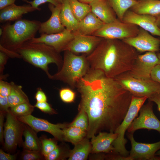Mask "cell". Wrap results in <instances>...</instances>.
I'll use <instances>...</instances> for the list:
<instances>
[{
    "instance_id": "cell-33",
    "label": "cell",
    "mask_w": 160,
    "mask_h": 160,
    "mask_svg": "<svg viewBox=\"0 0 160 160\" xmlns=\"http://www.w3.org/2000/svg\"><path fill=\"white\" fill-rule=\"evenodd\" d=\"M70 151L61 145L57 146L50 153L44 157L46 160H63L69 156Z\"/></svg>"
},
{
    "instance_id": "cell-44",
    "label": "cell",
    "mask_w": 160,
    "mask_h": 160,
    "mask_svg": "<svg viewBox=\"0 0 160 160\" xmlns=\"http://www.w3.org/2000/svg\"><path fill=\"white\" fill-rule=\"evenodd\" d=\"M37 102H44L47 101V97L44 92L40 88L37 89L35 96Z\"/></svg>"
},
{
    "instance_id": "cell-55",
    "label": "cell",
    "mask_w": 160,
    "mask_h": 160,
    "mask_svg": "<svg viewBox=\"0 0 160 160\" xmlns=\"http://www.w3.org/2000/svg\"><path fill=\"white\" fill-rule=\"evenodd\" d=\"M23 0V1H26V2L28 1V0Z\"/></svg>"
},
{
    "instance_id": "cell-4",
    "label": "cell",
    "mask_w": 160,
    "mask_h": 160,
    "mask_svg": "<svg viewBox=\"0 0 160 160\" xmlns=\"http://www.w3.org/2000/svg\"><path fill=\"white\" fill-rule=\"evenodd\" d=\"M41 22L36 20L20 19L13 24L7 23L1 26L3 31L0 45L15 51L23 44L35 37Z\"/></svg>"
},
{
    "instance_id": "cell-3",
    "label": "cell",
    "mask_w": 160,
    "mask_h": 160,
    "mask_svg": "<svg viewBox=\"0 0 160 160\" xmlns=\"http://www.w3.org/2000/svg\"><path fill=\"white\" fill-rule=\"evenodd\" d=\"M25 61L43 71L49 78L48 65L55 64L58 71L61 68L63 58L60 53L54 48L43 43H33L26 41L15 51Z\"/></svg>"
},
{
    "instance_id": "cell-47",
    "label": "cell",
    "mask_w": 160,
    "mask_h": 160,
    "mask_svg": "<svg viewBox=\"0 0 160 160\" xmlns=\"http://www.w3.org/2000/svg\"><path fill=\"white\" fill-rule=\"evenodd\" d=\"M148 101L154 102L157 105V108L160 113V92L153 94L148 98Z\"/></svg>"
},
{
    "instance_id": "cell-5",
    "label": "cell",
    "mask_w": 160,
    "mask_h": 160,
    "mask_svg": "<svg viewBox=\"0 0 160 160\" xmlns=\"http://www.w3.org/2000/svg\"><path fill=\"white\" fill-rule=\"evenodd\" d=\"M64 52L61 68L57 73L51 75L49 78L62 81L74 89L78 82L88 73L90 66L86 55H78L68 50Z\"/></svg>"
},
{
    "instance_id": "cell-19",
    "label": "cell",
    "mask_w": 160,
    "mask_h": 160,
    "mask_svg": "<svg viewBox=\"0 0 160 160\" xmlns=\"http://www.w3.org/2000/svg\"><path fill=\"white\" fill-rule=\"evenodd\" d=\"M117 137L115 132H100L91 138L92 151L93 153H109L113 152V143Z\"/></svg>"
},
{
    "instance_id": "cell-15",
    "label": "cell",
    "mask_w": 160,
    "mask_h": 160,
    "mask_svg": "<svg viewBox=\"0 0 160 160\" xmlns=\"http://www.w3.org/2000/svg\"><path fill=\"white\" fill-rule=\"evenodd\" d=\"M103 39L92 35L76 36L64 51L68 50L76 54L82 53L87 56L94 50Z\"/></svg>"
},
{
    "instance_id": "cell-51",
    "label": "cell",
    "mask_w": 160,
    "mask_h": 160,
    "mask_svg": "<svg viewBox=\"0 0 160 160\" xmlns=\"http://www.w3.org/2000/svg\"><path fill=\"white\" fill-rule=\"evenodd\" d=\"M81 2L89 4L94 0H77Z\"/></svg>"
},
{
    "instance_id": "cell-13",
    "label": "cell",
    "mask_w": 160,
    "mask_h": 160,
    "mask_svg": "<svg viewBox=\"0 0 160 160\" xmlns=\"http://www.w3.org/2000/svg\"><path fill=\"white\" fill-rule=\"evenodd\" d=\"M141 52H158L160 49V39L154 37L141 28L137 36L122 40Z\"/></svg>"
},
{
    "instance_id": "cell-39",
    "label": "cell",
    "mask_w": 160,
    "mask_h": 160,
    "mask_svg": "<svg viewBox=\"0 0 160 160\" xmlns=\"http://www.w3.org/2000/svg\"><path fill=\"white\" fill-rule=\"evenodd\" d=\"M11 83H8L3 80H0V95L8 97L11 90Z\"/></svg>"
},
{
    "instance_id": "cell-31",
    "label": "cell",
    "mask_w": 160,
    "mask_h": 160,
    "mask_svg": "<svg viewBox=\"0 0 160 160\" xmlns=\"http://www.w3.org/2000/svg\"><path fill=\"white\" fill-rule=\"evenodd\" d=\"M79 113L74 120L68 126L80 128L87 132L89 127V120L87 115L83 110L78 109Z\"/></svg>"
},
{
    "instance_id": "cell-8",
    "label": "cell",
    "mask_w": 160,
    "mask_h": 160,
    "mask_svg": "<svg viewBox=\"0 0 160 160\" xmlns=\"http://www.w3.org/2000/svg\"><path fill=\"white\" fill-rule=\"evenodd\" d=\"M139 28L135 25L122 22L118 19L104 24L92 35L104 39L122 40L137 36Z\"/></svg>"
},
{
    "instance_id": "cell-34",
    "label": "cell",
    "mask_w": 160,
    "mask_h": 160,
    "mask_svg": "<svg viewBox=\"0 0 160 160\" xmlns=\"http://www.w3.org/2000/svg\"><path fill=\"white\" fill-rule=\"evenodd\" d=\"M40 139L41 143V151L44 157L52 152L57 146L56 139L48 138L42 136Z\"/></svg>"
},
{
    "instance_id": "cell-26",
    "label": "cell",
    "mask_w": 160,
    "mask_h": 160,
    "mask_svg": "<svg viewBox=\"0 0 160 160\" xmlns=\"http://www.w3.org/2000/svg\"><path fill=\"white\" fill-rule=\"evenodd\" d=\"M36 133L28 125H25L23 132L25 141L23 144L24 149L41 151V142Z\"/></svg>"
},
{
    "instance_id": "cell-2",
    "label": "cell",
    "mask_w": 160,
    "mask_h": 160,
    "mask_svg": "<svg viewBox=\"0 0 160 160\" xmlns=\"http://www.w3.org/2000/svg\"><path fill=\"white\" fill-rule=\"evenodd\" d=\"M137 51L122 40L103 38L87 59L90 68L114 78L132 69Z\"/></svg>"
},
{
    "instance_id": "cell-22",
    "label": "cell",
    "mask_w": 160,
    "mask_h": 160,
    "mask_svg": "<svg viewBox=\"0 0 160 160\" xmlns=\"http://www.w3.org/2000/svg\"><path fill=\"white\" fill-rule=\"evenodd\" d=\"M104 24L91 12L79 22L77 29L73 32L76 36L92 35Z\"/></svg>"
},
{
    "instance_id": "cell-18",
    "label": "cell",
    "mask_w": 160,
    "mask_h": 160,
    "mask_svg": "<svg viewBox=\"0 0 160 160\" xmlns=\"http://www.w3.org/2000/svg\"><path fill=\"white\" fill-rule=\"evenodd\" d=\"M48 7L51 12V16L47 20L41 23L39 33L49 34L63 31L65 28L62 23L60 17L62 4L55 6L49 3Z\"/></svg>"
},
{
    "instance_id": "cell-21",
    "label": "cell",
    "mask_w": 160,
    "mask_h": 160,
    "mask_svg": "<svg viewBox=\"0 0 160 160\" xmlns=\"http://www.w3.org/2000/svg\"><path fill=\"white\" fill-rule=\"evenodd\" d=\"M37 10L30 4L18 6L13 4L1 10L0 12V22L17 20L23 15Z\"/></svg>"
},
{
    "instance_id": "cell-28",
    "label": "cell",
    "mask_w": 160,
    "mask_h": 160,
    "mask_svg": "<svg viewBox=\"0 0 160 160\" xmlns=\"http://www.w3.org/2000/svg\"><path fill=\"white\" fill-rule=\"evenodd\" d=\"M10 83L11 90L8 96L10 108L23 103L29 102L27 96L22 89V86L12 82Z\"/></svg>"
},
{
    "instance_id": "cell-17",
    "label": "cell",
    "mask_w": 160,
    "mask_h": 160,
    "mask_svg": "<svg viewBox=\"0 0 160 160\" xmlns=\"http://www.w3.org/2000/svg\"><path fill=\"white\" fill-rule=\"evenodd\" d=\"M123 22L135 25L153 36L160 37V29L157 25L155 16L138 14L129 9L124 16Z\"/></svg>"
},
{
    "instance_id": "cell-49",
    "label": "cell",
    "mask_w": 160,
    "mask_h": 160,
    "mask_svg": "<svg viewBox=\"0 0 160 160\" xmlns=\"http://www.w3.org/2000/svg\"><path fill=\"white\" fill-rule=\"evenodd\" d=\"M16 0H0V10H1L13 4Z\"/></svg>"
},
{
    "instance_id": "cell-45",
    "label": "cell",
    "mask_w": 160,
    "mask_h": 160,
    "mask_svg": "<svg viewBox=\"0 0 160 160\" xmlns=\"http://www.w3.org/2000/svg\"><path fill=\"white\" fill-rule=\"evenodd\" d=\"M3 112L0 111V141L2 144H4V114Z\"/></svg>"
},
{
    "instance_id": "cell-27",
    "label": "cell",
    "mask_w": 160,
    "mask_h": 160,
    "mask_svg": "<svg viewBox=\"0 0 160 160\" xmlns=\"http://www.w3.org/2000/svg\"><path fill=\"white\" fill-rule=\"evenodd\" d=\"M106 0L114 12L118 19L122 22L126 12L137 2L135 0Z\"/></svg>"
},
{
    "instance_id": "cell-14",
    "label": "cell",
    "mask_w": 160,
    "mask_h": 160,
    "mask_svg": "<svg viewBox=\"0 0 160 160\" xmlns=\"http://www.w3.org/2000/svg\"><path fill=\"white\" fill-rule=\"evenodd\" d=\"M128 137L131 144L129 156L133 160H160V157L155 155L160 149V141L152 143H143L136 141L133 133H130Z\"/></svg>"
},
{
    "instance_id": "cell-32",
    "label": "cell",
    "mask_w": 160,
    "mask_h": 160,
    "mask_svg": "<svg viewBox=\"0 0 160 160\" xmlns=\"http://www.w3.org/2000/svg\"><path fill=\"white\" fill-rule=\"evenodd\" d=\"M34 107L29 102H25L10 108V110L16 117L26 116L31 114Z\"/></svg>"
},
{
    "instance_id": "cell-42",
    "label": "cell",
    "mask_w": 160,
    "mask_h": 160,
    "mask_svg": "<svg viewBox=\"0 0 160 160\" xmlns=\"http://www.w3.org/2000/svg\"><path fill=\"white\" fill-rule=\"evenodd\" d=\"M151 79L160 84V65H156L153 68L151 73Z\"/></svg>"
},
{
    "instance_id": "cell-52",
    "label": "cell",
    "mask_w": 160,
    "mask_h": 160,
    "mask_svg": "<svg viewBox=\"0 0 160 160\" xmlns=\"http://www.w3.org/2000/svg\"><path fill=\"white\" fill-rule=\"evenodd\" d=\"M157 55L159 60V64L160 65V52L157 54Z\"/></svg>"
},
{
    "instance_id": "cell-12",
    "label": "cell",
    "mask_w": 160,
    "mask_h": 160,
    "mask_svg": "<svg viewBox=\"0 0 160 160\" xmlns=\"http://www.w3.org/2000/svg\"><path fill=\"white\" fill-rule=\"evenodd\" d=\"M156 52H147L138 55L132 70L128 71L132 77L139 79H151V73L154 68L159 64Z\"/></svg>"
},
{
    "instance_id": "cell-36",
    "label": "cell",
    "mask_w": 160,
    "mask_h": 160,
    "mask_svg": "<svg viewBox=\"0 0 160 160\" xmlns=\"http://www.w3.org/2000/svg\"><path fill=\"white\" fill-rule=\"evenodd\" d=\"M76 95L75 92L69 88H63L59 91L60 98L65 103H70L73 102L75 100Z\"/></svg>"
},
{
    "instance_id": "cell-25",
    "label": "cell",
    "mask_w": 160,
    "mask_h": 160,
    "mask_svg": "<svg viewBox=\"0 0 160 160\" xmlns=\"http://www.w3.org/2000/svg\"><path fill=\"white\" fill-rule=\"evenodd\" d=\"M87 138H84L75 144L73 149L70 151L69 160H85L92 151V145Z\"/></svg>"
},
{
    "instance_id": "cell-56",
    "label": "cell",
    "mask_w": 160,
    "mask_h": 160,
    "mask_svg": "<svg viewBox=\"0 0 160 160\" xmlns=\"http://www.w3.org/2000/svg\"><path fill=\"white\" fill-rule=\"evenodd\" d=\"M136 1H140V0H135Z\"/></svg>"
},
{
    "instance_id": "cell-20",
    "label": "cell",
    "mask_w": 160,
    "mask_h": 160,
    "mask_svg": "<svg viewBox=\"0 0 160 160\" xmlns=\"http://www.w3.org/2000/svg\"><path fill=\"white\" fill-rule=\"evenodd\" d=\"M91 11L105 24L117 20L116 15L106 0H94L89 4Z\"/></svg>"
},
{
    "instance_id": "cell-30",
    "label": "cell",
    "mask_w": 160,
    "mask_h": 160,
    "mask_svg": "<svg viewBox=\"0 0 160 160\" xmlns=\"http://www.w3.org/2000/svg\"><path fill=\"white\" fill-rule=\"evenodd\" d=\"M72 11L76 19L81 21L91 11L89 4L81 2L77 0H69Z\"/></svg>"
},
{
    "instance_id": "cell-24",
    "label": "cell",
    "mask_w": 160,
    "mask_h": 160,
    "mask_svg": "<svg viewBox=\"0 0 160 160\" xmlns=\"http://www.w3.org/2000/svg\"><path fill=\"white\" fill-rule=\"evenodd\" d=\"M61 22L65 28L73 32L77 28L79 22L73 15L69 0H63L60 14Z\"/></svg>"
},
{
    "instance_id": "cell-35",
    "label": "cell",
    "mask_w": 160,
    "mask_h": 160,
    "mask_svg": "<svg viewBox=\"0 0 160 160\" xmlns=\"http://www.w3.org/2000/svg\"><path fill=\"white\" fill-rule=\"evenodd\" d=\"M21 159L23 160H40L45 159V158L41 151L24 149Z\"/></svg>"
},
{
    "instance_id": "cell-41",
    "label": "cell",
    "mask_w": 160,
    "mask_h": 160,
    "mask_svg": "<svg viewBox=\"0 0 160 160\" xmlns=\"http://www.w3.org/2000/svg\"><path fill=\"white\" fill-rule=\"evenodd\" d=\"M0 111L7 113L9 110L8 97H3L0 95Z\"/></svg>"
},
{
    "instance_id": "cell-53",
    "label": "cell",
    "mask_w": 160,
    "mask_h": 160,
    "mask_svg": "<svg viewBox=\"0 0 160 160\" xmlns=\"http://www.w3.org/2000/svg\"><path fill=\"white\" fill-rule=\"evenodd\" d=\"M155 155L160 157V149L156 152Z\"/></svg>"
},
{
    "instance_id": "cell-7",
    "label": "cell",
    "mask_w": 160,
    "mask_h": 160,
    "mask_svg": "<svg viewBox=\"0 0 160 160\" xmlns=\"http://www.w3.org/2000/svg\"><path fill=\"white\" fill-rule=\"evenodd\" d=\"M147 99L146 97H140L132 96L127 113L114 132L117 134V137L112 144L114 148L113 152L123 156H129V152L125 147L127 140L125 138V134Z\"/></svg>"
},
{
    "instance_id": "cell-1",
    "label": "cell",
    "mask_w": 160,
    "mask_h": 160,
    "mask_svg": "<svg viewBox=\"0 0 160 160\" xmlns=\"http://www.w3.org/2000/svg\"><path fill=\"white\" fill-rule=\"evenodd\" d=\"M76 88L81 97L78 109L88 118L87 138L100 132H114L127 113L132 95L114 78L91 68Z\"/></svg>"
},
{
    "instance_id": "cell-46",
    "label": "cell",
    "mask_w": 160,
    "mask_h": 160,
    "mask_svg": "<svg viewBox=\"0 0 160 160\" xmlns=\"http://www.w3.org/2000/svg\"><path fill=\"white\" fill-rule=\"evenodd\" d=\"M17 154L11 155L4 152L1 149L0 150V160H14L16 159Z\"/></svg>"
},
{
    "instance_id": "cell-9",
    "label": "cell",
    "mask_w": 160,
    "mask_h": 160,
    "mask_svg": "<svg viewBox=\"0 0 160 160\" xmlns=\"http://www.w3.org/2000/svg\"><path fill=\"white\" fill-rule=\"evenodd\" d=\"M6 114V120L4 125V144L6 150L12 151L15 150L18 145L23 144L22 136L25 125L17 119L10 109Z\"/></svg>"
},
{
    "instance_id": "cell-10",
    "label": "cell",
    "mask_w": 160,
    "mask_h": 160,
    "mask_svg": "<svg viewBox=\"0 0 160 160\" xmlns=\"http://www.w3.org/2000/svg\"><path fill=\"white\" fill-rule=\"evenodd\" d=\"M153 102L149 101L140 109V114L135 118L127 129L130 133H133L140 129L154 130L160 133V121L154 114Z\"/></svg>"
},
{
    "instance_id": "cell-29",
    "label": "cell",
    "mask_w": 160,
    "mask_h": 160,
    "mask_svg": "<svg viewBox=\"0 0 160 160\" xmlns=\"http://www.w3.org/2000/svg\"><path fill=\"white\" fill-rule=\"evenodd\" d=\"M63 141L74 145L87 136V132L78 127L68 126L63 129Z\"/></svg>"
},
{
    "instance_id": "cell-54",
    "label": "cell",
    "mask_w": 160,
    "mask_h": 160,
    "mask_svg": "<svg viewBox=\"0 0 160 160\" xmlns=\"http://www.w3.org/2000/svg\"><path fill=\"white\" fill-rule=\"evenodd\" d=\"M3 31L2 28L1 27L0 28V36H1L3 33Z\"/></svg>"
},
{
    "instance_id": "cell-37",
    "label": "cell",
    "mask_w": 160,
    "mask_h": 160,
    "mask_svg": "<svg viewBox=\"0 0 160 160\" xmlns=\"http://www.w3.org/2000/svg\"><path fill=\"white\" fill-rule=\"evenodd\" d=\"M63 0H33L31 1H28L27 2L30 4L33 7L37 10L41 9L39 6L41 4L46 2L52 4L55 6H57L62 4Z\"/></svg>"
},
{
    "instance_id": "cell-11",
    "label": "cell",
    "mask_w": 160,
    "mask_h": 160,
    "mask_svg": "<svg viewBox=\"0 0 160 160\" xmlns=\"http://www.w3.org/2000/svg\"><path fill=\"white\" fill-rule=\"evenodd\" d=\"M17 117L19 120L29 126L36 132H46L52 135L57 140L63 141V129L68 126V124H53L47 120L34 117L31 114Z\"/></svg>"
},
{
    "instance_id": "cell-6",
    "label": "cell",
    "mask_w": 160,
    "mask_h": 160,
    "mask_svg": "<svg viewBox=\"0 0 160 160\" xmlns=\"http://www.w3.org/2000/svg\"><path fill=\"white\" fill-rule=\"evenodd\" d=\"M123 88L133 96L148 98L153 94L160 92V84L151 79L134 77L128 72L122 73L114 78Z\"/></svg>"
},
{
    "instance_id": "cell-38",
    "label": "cell",
    "mask_w": 160,
    "mask_h": 160,
    "mask_svg": "<svg viewBox=\"0 0 160 160\" xmlns=\"http://www.w3.org/2000/svg\"><path fill=\"white\" fill-rule=\"evenodd\" d=\"M34 106L46 113L50 114L56 113V111L47 101L41 102H36Z\"/></svg>"
},
{
    "instance_id": "cell-43",
    "label": "cell",
    "mask_w": 160,
    "mask_h": 160,
    "mask_svg": "<svg viewBox=\"0 0 160 160\" xmlns=\"http://www.w3.org/2000/svg\"><path fill=\"white\" fill-rule=\"evenodd\" d=\"M0 51L5 53L9 57L21 58V56L16 52L7 49L0 45Z\"/></svg>"
},
{
    "instance_id": "cell-50",
    "label": "cell",
    "mask_w": 160,
    "mask_h": 160,
    "mask_svg": "<svg viewBox=\"0 0 160 160\" xmlns=\"http://www.w3.org/2000/svg\"><path fill=\"white\" fill-rule=\"evenodd\" d=\"M156 22L159 28L160 29V15L156 16Z\"/></svg>"
},
{
    "instance_id": "cell-40",
    "label": "cell",
    "mask_w": 160,
    "mask_h": 160,
    "mask_svg": "<svg viewBox=\"0 0 160 160\" xmlns=\"http://www.w3.org/2000/svg\"><path fill=\"white\" fill-rule=\"evenodd\" d=\"M9 57L4 52L0 51V80H2L4 76L3 73L7 60Z\"/></svg>"
},
{
    "instance_id": "cell-16",
    "label": "cell",
    "mask_w": 160,
    "mask_h": 160,
    "mask_svg": "<svg viewBox=\"0 0 160 160\" xmlns=\"http://www.w3.org/2000/svg\"><path fill=\"white\" fill-rule=\"evenodd\" d=\"M76 36L73 32L65 28L63 31L58 33L41 34L40 37H34L29 41L33 43H44L60 53L64 51L67 45Z\"/></svg>"
},
{
    "instance_id": "cell-23",
    "label": "cell",
    "mask_w": 160,
    "mask_h": 160,
    "mask_svg": "<svg viewBox=\"0 0 160 160\" xmlns=\"http://www.w3.org/2000/svg\"><path fill=\"white\" fill-rule=\"evenodd\" d=\"M130 10L138 14L156 17L160 15V0L138 1Z\"/></svg>"
},
{
    "instance_id": "cell-48",
    "label": "cell",
    "mask_w": 160,
    "mask_h": 160,
    "mask_svg": "<svg viewBox=\"0 0 160 160\" xmlns=\"http://www.w3.org/2000/svg\"><path fill=\"white\" fill-rule=\"evenodd\" d=\"M107 159H109L116 160H133L129 156H124L119 154L108 156H107Z\"/></svg>"
}]
</instances>
